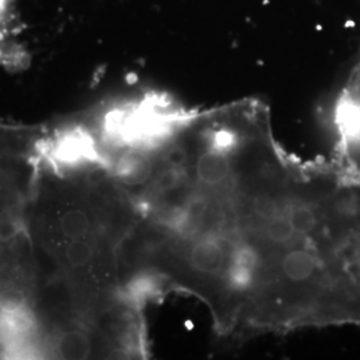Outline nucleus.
Returning a JSON list of instances; mask_svg holds the SVG:
<instances>
[{
	"label": "nucleus",
	"mask_w": 360,
	"mask_h": 360,
	"mask_svg": "<svg viewBox=\"0 0 360 360\" xmlns=\"http://www.w3.org/2000/svg\"><path fill=\"white\" fill-rule=\"evenodd\" d=\"M138 275L199 299L219 335L360 326V171L300 163L257 101L169 107L129 162Z\"/></svg>",
	"instance_id": "obj_1"
},
{
	"label": "nucleus",
	"mask_w": 360,
	"mask_h": 360,
	"mask_svg": "<svg viewBox=\"0 0 360 360\" xmlns=\"http://www.w3.org/2000/svg\"><path fill=\"white\" fill-rule=\"evenodd\" d=\"M138 210L101 165L43 154L26 215L43 358L146 355L129 248Z\"/></svg>",
	"instance_id": "obj_2"
},
{
	"label": "nucleus",
	"mask_w": 360,
	"mask_h": 360,
	"mask_svg": "<svg viewBox=\"0 0 360 360\" xmlns=\"http://www.w3.org/2000/svg\"><path fill=\"white\" fill-rule=\"evenodd\" d=\"M46 129L0 124V233L26 227Z\"/></svg>",
	"instance_id": "obj_3"
}]
</instances>
